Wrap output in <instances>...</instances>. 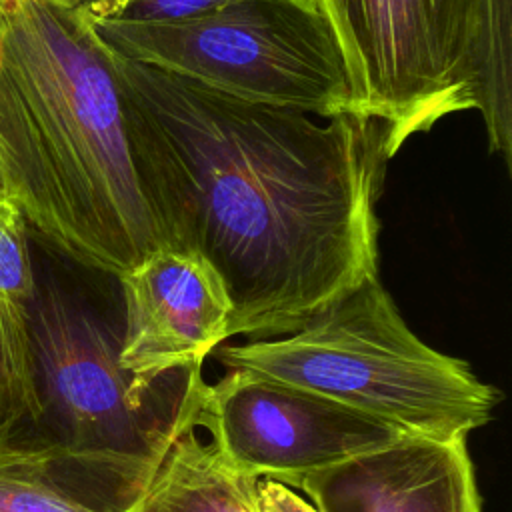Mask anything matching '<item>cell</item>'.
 Segmentation results:
<instances>
[{
	"label": "cell",
	"instance_id": "cell-1",
	"mask_svg": "<svg viewBox=\"0 0 512 512\" xmlns=\"http://www.w3.org/2000/svg\"><path fill=\"white\" fill-rule=\"evenodd\" d=\"M114 60L154 132L176 248L202 254L226 286L228 338L288 334L378 276L386 122L246 102Z\"/></svg>",
	"mask_w": 512,
	"mask_h": 512
},
{
	"label": "cell",
	"instance_id": "cell-2",
	"mask_svg": "<svg viewBox=\"0 0 512 512\" xmlns=\"http://www.w3.org/2000/svg\"><path fill=\"white\" fill-rule=\"evenodd\" d=\"M0 192L32 236L112 278L176 248L150 124L62 0H0Z\"/></svg>",
	"mask_w": 512,
	"mask_h": 512
},
{
	"label": "cell",
	"instance_id": "cell-3",
	"mask_svg": "<svg viewBox=\"0 0 512 512\" xmlns=\"http://www.w3.org/2000/svg\"><path fill=\"white\" fill-rule=\"evenodd\" d=\"M30 232V230H28ZM34 288L24 304L38 416L16 442L102 512H130L182 422L188 370L142 382L120 366L118 280H96L30 234Z\"/></svg>",
	"mask_w": 512,
	"mask_h": 512
},
{
	"label": "cell",
	"instance_id": "cell-4",
	"mask_svg": "<svg viewBox=\"0 0 512 512\" xmlns=\"http://www.w3.org/2000/svg\"><path fill=\"white\" fill-rule=\"evenodd\" d=\"M228 370L290 384L404 436L460 440L494 418L500 392L470 366L424 344L378 276L312 314L300 328L214 350Z\"/></svg>",
	"mask_w": 512,
	"mask_h": 512
},
{
	"label": "cell",
	"instance_id": "cell-5",
	"mask_svg": "<svg viewBox=\"0 0 512 512\" xmlns=\"http://www.w3.org/2000/svg\"><path fill=\"white\" fill-rule=\"evenodd\" d=\"M92 26L114 54L232 98L318 118L356 112L338 38L316 0H224L174 22Z\"/></svg>",
	"mask_w": 512,
	"mask_h": 512
},
{
	"label": "cell",
	"instance_id": "cell-6",
	"mask_svg": "<svg viewBox=\"0 0 512 512\" xmlns=\"http://www.w3.org/2000/svg\"><path fill=\"white\" fill-rule=\"evenodd\" d=\"M484 0H316L354 88L356 114L388 124L396 156L444 116L482 106Z\"/></svg>",
	"mask_w": 512,
	"mask_h": 512
},
{
	"label": "cell",
	"instance_id": "cell-7",
	"mask_svg": "<svg viewBox=\"0 0 512 512\" xmlns=\"http://www.w3.org/2000/svg\"><path fill=\"white\" fill-rule=\"evenodd\" d=\"M194 422L234 472L282 484L404 436L326 396L244 370L200 384Z\"/></svg>",
	"mask_w": 512,
	"mask_h": 512
},
{
	"label": "cell",
	"instance_id": "cell-8",
	"mask_svg": "<svg viewBox=\"0 0 512 512\" xmlns=\"http://www.w3.org/2000/svg\"><path fill=\"white\" fill-rule=\"evenodd\" d=\"M116 280L120 366L136 380L202 368L228 340L232 302L214 266L196 250L162 248Z\"/></svg>",
	"mask_w": 512,
	"mask_h": 512
},
{
	"label": "cell",
	"instance_id": "cell-9",
	"mask_svg": "<svg viewBox=\"0 0 512 512\" xmlns=\"http://www.w3.org/2000/svg\"><path fill=\"white\" fill-rule=\"evenodd\" d=\"M284 484L318 512H482L466 438L402 436Z\"/></svg>",
	"mask_w": 512,
	"mask_h": 512
},
{
	"label": "cell",
	"instance_id": "cell-10",
	"mask_svg": "<svg viewBox=\"0 0 512 512\" xmlns=\"http://www.w3.org/2000/svg\"><path fill=\"white\" fill-rule=\"evenodd\" d=\"M202 382V368L188 370L180 428L130 512H258V480L234 472L196 428Z\"/></svg>",
	"mask_w": 512,
	"mask_h": 512
},
{
	"label": "cell",
	"instance_id": "cell-11",
	"mask_svg": "<svg viewBox=\"0 0 512 512\" xmlns=\"http://www.w3.org/2000/svg\"><path fill=\"white\" fill-rule=\"evenodd\" d=\"M0 512H102L70 488L44 452L0 446Z\"/></svg>",
	"mask_w": 512,
	"mask_h": 512
},
{
	"label": "cell",
	"instance_id": "cell-12",
	"mask_svg": "<svg viewBox=\"0 0 512 512\" xmlns=\"http://www.w3.org/2000/svg\"><path fill=\"white\" fill-rule=\"evenodd\" d=\"M36 416L24 310L0 294V446L26 436Z\"/></svg>",
	"mask_w": 512,
	"mask_h": 512
},
{
	"label": "cell",
	"instance_id": "cell-13",
	"mask_svg": "<svg viewBox=\"0 0 512 512\" xmlns=\"http://www.w3.org/2000/svg\"><path fill=\"white\" fill-rule=\"evenodd\" d=\"M32 288L28 224L18 206L0 192V294L24 308Z\"/></svg>",
	"mask_w": 512,
	"mask_h": 512
},
{
	"label": "cell",
	"instance_id": "cell-14",
	"mask_svg": "<svg viewBox=\"0 0 512 512\" xmlns=\"http://www.w3.org/2000/svg\"><path fill=\"white\" fill-rule=\"evenodd\" d=\"M224 0H126L118 16L130 22H174L198 16Z\"/></svg>",
	"mask_w": 512,
	"mask_h": 512
},
{
	"label": "cell",
	"instance_id": "cell-15",
	"mask_svg": "<svg viewBox=\"0 0 512 512\" xmlns=\"http://www.w3.org/2000/svg\"><path fill=\"white\" fill-rule=\"evenodd\" d=\"M256 510L258 512H318L304 496H298L290 486L260 478L256 482Z\"/></svg>",
	"mask_w": 512,
	"mask_h": 512
},
{
	"label": "cell",
	"instance_id": "cell-16",
	"mask_svg": "<svg viewBox=\"0 0 512 512\" xmlns=\"http://www.w3.org/2000/svg\"><path fill=\"white\" fill-rule=\"evenodd\" d=\"M64 4L80 10L92 20L100 18H114L124 8L126 0H62Z\"/></svg>",
	"mask_w": 512,
	"mask_h": 512
}]
</instances>
